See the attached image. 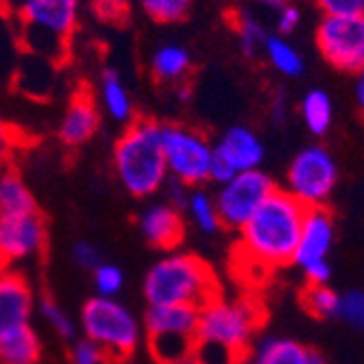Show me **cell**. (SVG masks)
I'll return each mask as SVG.
<instances>
[{
  "mask_svg": "<svg viewBox=\"0 0 364 364\" xmlns=\"http://www.w3.org/2000/svg\"><path fill=\"white\" fill-rule=\"evenodd\" d=\"M308 208L284 188L275 190L238 231V251L255 271H275L292 264Z\"/></svg>",
  "mask_w": 364,
  "mask_h": 364,
  "instance_id": "6da1fadb",
  "label": "cell"
},
{
  "mask_svg": "<svg viewBox=\"0 0 364 364\" xmlns=\"http://www.w3.org/2000/svg\"><path fill=\"white\" fill-rule=\"evenodd\" d=\"M262 323V310L251 299H227L218 294L198 308L194 353L203 364H240Z\"/></svg>",
  "mask_w": 364,
  "mask_h": 364,
  "instance_id": "7a4b0ae2",
  "label": "cell"
},
{
  "mask_svg": "<svg viewBox=\"0 0 364 364\" xmlns=\"http://www.w3.org/2000/svg\"><path fill=\"white\" fill-rule=\"evenodd\" d=\"M112 166L122 190L134 198H151L168 183L161 149V124L153 118H134L112 151Z\"/></svg>",
  "mask_w": 364,
  "mask_h": 364,
  "instance_id": "3957f363",
  "label": "cell"
},
{
  "mask_svg": "<svg viewBox=\"0 0 364 364\" xmlns=\"http://www.w3.org/2000/svg\"><path fill=\"white\" fill-rule=\"evenodd\" d=\"M142 292L146 306H192L203 308L220 294L210 264L188 251L164 253L144 275Z\"/></svg>",
  "mask_w": 364,
  "mask_h": 364,
  "instance_id": "277c9868",
  "label": "cell"
},
{
  "mask_svg": "<svg viewBox=\"0 0 364 364\" xmlns=\"http://www.w3.org/2000/svg\"><path fill=\"white\" fill-rule=\"evenodd\" d=\"M16 20L22 44L44 59H57L70 46L79 26L81 0H0Z\"/></svg>",
  "mask_w": 364,
  "mask_h": 364,
  "instance_id": "5b68a950",
  "label": "cell"
},
{
  "mask_svg": "<svg viewBox=\"0 0 364 364\" xmlns=\"http://www.w3.org/2000/svg\"><path fill=\"white\" fill-rule=\"evenodd\" d=\"M81 332L83 338L101 347L116 364L136 353L144 329L140 318L122 301L107 296H92L81 308Z\"/></svg>",
  "mask_w": 364,
  "mask_h": 364,
  "instance_id": "8992f818",
  "label": "cell"
},
{
  "mask_svg": "<svg viewBox=\"0 0 364 364\" xmlns=\"http://www.w3.org/2000/svg\"><path fill=\"white\" fill-rule=\"evenodd\" d=\"M161 149L168 179L190 190L203 188L210 181L214 142L201 129L181 122L161 124Z\"/></svg>",
  "mask_w": 364,
  "mask_h": 364,
  "instance_id": "52a82bcc",
  "label": "cell"
},
{
  "mask_svg": "<svg viewBox=\"0 0 364 364\" xmlns=\"http://www.w3.org/2000/svg\"><path fill=\"white\" fill-rule=\"evenodd\" d=\"M198 308L146 306L142 329L151 355L159 364H175L194 353Z\"/></svg>",
  "mask_w": 364,
  "mask_h": 364,
  "instance_id": "ba28073f",
  "label": "cell"
},
{
  "mask_svg": "<svg viewBox=\"0 0 364 364\" xmlns=\"http://www.w3.org/2000/svg\"><path fill=\"white\" fill-rule=\"evenodd\" d=\"M338 183V164L321 144H310L296 153L286 171L284 190L304 208H325Z\"/></svg>",
  "mask_w": 364,
  "mask_h": 364,
  "instance_id": "9c48e42d",
  "label": "cell"
},
{
  "mask_svg": "<svg viewBox=\"0 0 364 364\" xmlns=\"http://www.w3.org/2000/svg\"><path fill=\"white\" fill-rule=\"evenodd\" d=\"M275 190L277 183L262 168L238 173L236 177L220 183L214 194L220 225L231 231H240Z\"/></svg>",
  "mask_w": 364,
  "mask_h": 364,
  "instance_id": "30bf717a",
  "label": "cell"
},
{
  "mask_svg": "<svg viewBox=\"0 0 364 364\" xmlns=\"http://www.w3.org/2000/svg\"><path fill=\"white\" fill-rule=\"evenodd\" d=\"M316 46L334 68L360 73L364 68V16L323 18L316 28Z\"/></svg>",
  "mask_w": 364,
  "mask_h": 364,
  "instance_id": "8fae6325",
  "label": "cell"
},
{
  "mask_svg": "<svg viewBox=\"0 0 364 364\" xmlns=\"http://www.w3.org/2000/svg\"><path fill=\"white\" fill-rule=\"evenodd\" d=\"M264 157H267V149H264L262 138L253 129L242 124L229 127L227 131H223L218 142H214L210 181L220 186L238 173L257 171Z\"/></svg>",
  "mask_w": 364,
  "mask_h": 364,
  "instance_id": "7c38bea8",
  "label": "cell"
},
{
  "mask_svg": "<svg viewBox=\"0 0 364 364\" xmlns=\"http://www.w3.org/2000/svg\"><path fill=\"white\" fill-rule=\"evenodd\" d=\"M46 242L48 229L40 212L0 214V262L3 267L38 257L46 249Z\"/></svg>",
  "mask_w": 364,
  "mask_h": 364,
  "instance_id": "4fadbf2b",
  "label": "cell"
},
{
  "mask_svg": "<svg viewBox=\"0 0 364 364\" xmlns=\"http://www.w3.org/2000/svg\"><path fill=\"white\" fill-rule=\"evenodd\" d=\"M334 242H336V220L332 212L327 208L308 210L292 264L299 267L301 271L318 267V264H329L327 255L332 253Z\"/></svg>",
  "mask_w": 364,
  "mask_h": 364,
  "instance_id": "5bb4252c",
  "label": "cell"
},
{
  "mask_svg": "<svg viewBox=\"0 0 364 364\" xmlns=\"http://www.w3.org/2000/svg\"><path fill=\"white\" fill-rule=\"evenodd\" d=\"M138 231L146 245L164 253L177 251L186 238V216L168 201L146 205L138 214Z\"/></svg>",
  "mask_w": 364,
  "mask_h": 364,
  "instance_id": "9a60e30c",
  "label": "cell"
},
{
  "mask_svg": "<svg viewBox=\"0 0 364 364\" xmlns=\"http://www.w3.org/2000/svg\"><path fill=\"white\" fill-rule=\"evenodd\" d=\"M36 312V294L22 273L11 267L0 269V336L31 325Z\"/></svg>",
  "mask_w": 364,
  "mask_h": 364,
  "instance_id": "2e32d148",
  "label": "cell"
},
{
  "mask_svg": "<svg viewBox=\"0 0 364 364\" xmlns=\"http://www.w3.org/2000/svg\"><path fill=\"white\" fill-rule=\"evenodd\" d=\"M98 127H101V109L96 96L87 87H79L59 120V142L68 149H79L96 136Z\"/></svg>",
  "mask_w": 364,
  "mask_h": 364,
  "instance_id": "e0dca14e",
  "label": "cell"
},
{
  "mask_svg": "<svg viewBox=\"0 0 364 364\" xmlns=\"http://www.w3.org/2000/svg\"><path fill=\"white\" fill-rule=\"evenodd\" d=\"M249 364H329L318 351L308 345L286 338L267 336L262 338L249 353Z\"/></svg>",
  "mask_w": 364,
  "mask_h": 364,
  "instance_id": "ac0fdd59",
  "label": "cell"
},
{
  "mask_svg": "<svg viewBox=\"0 0 364 364\" xmlns=\"http://www.w3.org/2000/svg\"><path fill=\"white\" fill-rule=\"evenodd\" d=\"M98 109H103L114 122L129 124L134 122V98L129 94V87L124 85L122 77L114 68H105L98 79Z\"/></svg>",
  "mask_w": 364,
  "mask_h": 364,
  "instance_id": "d6986e66",
  "label": "cell"
},
{
  "mask_svg": "<svg viewBox=\"0 0 364 364\" xmlns=\"http://www.w3.org/2000/svg\"><path fill=\"white\" fill-rule=\"evenodd\" d=\"M149 73L159 83H181L192 73V57L190 53L175 42L161 44L153 50L149 59Z\"/></svg>",
  "mask_w": 364,
  "mask_h": 364,
  "instance_id": "ffe728a7",
  "label": "cell"
},
{
  "mask_svg": "<svg viewBox=\"0 0 364 364\" xmlns=\"http://www.w3.org/2000/svg\"><path fill=\"white\" fill-rule=\"evenodd\" d=\"M42 351V338L33 325L0 336V364H40Z\"/></svg>",
  "mask_w": 364,
  "mask_h": 364,
  "instance_id": "44dd1931",
  "label": "cell"
},
{
  "mask_svg": "<svg viewBox=\"0 0 364 364\" xmlns=\"http://www.w3.org/2000/svg\"><path fill=\"white\" fill-rule=\"evenodd\" d=\"M40 212L36 194L31 192L22 173L16 166L0 171V214H28Z\"/></svg>",
  "mask_w": 364,
  "mask_h": 364,
  "instance_id": "7402d4cb",
  "label": "cell"
},
{
  "mask_svg": "<svg viewBox=\"0 0 364 364\" xmlns=\"http://www.w3.org/2000/svg\"><path fill=\"white\" fill-rule=\"evenodd\" d=\"M181 212L192 223V227L205 236H214L223 229L220 218H218V210L214 203V196L201 188H192L188 192V198H186Z\"/></svg>",
  "mask_w": 364,
  "mask_h": 364,
  "instance_id": "603a6c76",
  "label": "cell"
},
{
  "mask_svg": "<svg viewBox=\"0 0 364 364\" xmlns=\"http://www.w3.org/2000/svg\"><path fill=\"white\" fill-rule=\"evenodd\" d=\"M301 118L312 136H325L334 122V105L329 94L323 90H310L301 98Z\"/></svg>",
  "mask_w": 364,
  "mask_h": 364,
  "instance_id": "cb8c5ba5",
  "label": "cell"
},
{
  "mask_svg": "<svg viewBox=\"0 0 364 364\" xmlns=\"http://www.w3.org/2000/svg\"><path fill=\"white\" fill-rule=\"evenodd\" d=\"M264 57L269 59V63L273 65V68L284 75V77H301L304 75V57L301 53L296 50L286 38L282 36H269L267 42H264V48H262Z\"/></svg>",
  "mask_w": 364,
  "mask_h": 364,
  "instance_id": "d4e9b609",
  "label": "cell"
},
{
  "mask_svg": "<svg viewBox=\"0 0 364 364\" xmlns=\"http://www.w3.org/2000/svg\"><path fill=\"white\" fill-rule=\"evenodd\" d=\"M301 304L314 318H338L341 292H336L329 284L308 286L301 294Z\"/></svg>",
  "mask_w": 364,
  "mask_h": 364,
  "instance_id": "484cf974",
  "label": "cell"
},
{
  "mask_svg": "<svg viewBox=\"0 0 364 364\" xmlns=\"http://www.w3.org/2000/svg\"><path fill=\"white\" fill-rule=\"evenodd\" d=\"M236 33H238L240 48L247 57H257V53L264 48V42H267V38H269L264 24L251 11H238L236 14Z\"/></svg>",
  "mask_w": 364,
  "mask_h": 364,
  "instance_id": "4316f807",
  "label": "cell"
},
{
  "mask_svg": "<svg viewBox=\"0 0 364 364\" xmlns=\"http://www.w3.org/2000/svg\"><path fill=\"white\" fill-rule=\"evenodd\" d=\"M38 312H40L42 321L61 341H77V323L55 299H50V296H42V299L38 301Z\"/></svg>",
  "mask_w": 364,
  "mask_h": 364,
  "instance_id": "83f0119b",
  "label": "cell"
},
{
  "mask_svg": "<svg viewBox=\"0 0 364 364\" xmlns=\"http://www.w3.org/2000/svg\"><path fill=\"white\" fill-rule=\"evenodd\" d=\"M144 14L159 24L183 22L190 14L192 0H140Z\"/></svg>",
  "mask_w": 364,
  "mask_h": 364,
  "instance_id": "f1b7e54d",
  "label": "cell"
},
{
  "mask_svg": "<svg viewBox=\"0 0 364 364\" xmlns=\"http://www.w3.org/2000/svg\"><path fill=\"white\" fill-rule=\"evenodd\" d=\"M124 273L118 264L112 262H101L98 267L92 271V284L96 290V296H107V299H118V294L124 288Z\"/></svg>",
  "mask_w": 364,
  "mask_h": 364,
  "instance_id": "f546056e",
  "label": "cell"
},
{
  "mask_svg": "<svg viewBox=\"0 0 364 364\" xmlns=\"http://www.w3.org/2000/svg\"><path fill=\"white\" fill-rule=\"evenodd\" d=\"M338 318L353 329H364V290H347L341 294Z\"/></svg>",
  "mask_w": 364,
  "mask_h": 364,
  "instance_id": "4dcf8cb0",
  "label": "cell"
},
{
  "mask_svg": "<svg viewBox=\"0 0 364 364\" xmlns=\"http://www.w3.org/2000/svg\"><path fill=\"white\" fill-rule=\"evenodd\" d=\"M68 358H70V364H116L101 347L94 345L87 338L73 341Z\"/></svg>",
  "mask_w": 364,
  "mask_h": 364,
  "instance_id": "1f68e13d",
  "label": "cell"
},
{
  "mask_svg": "<svg viewBox=\"0 0 364 364\" xmlns=\"http://www.w3.org/2000/svg\"><path fill=\"white\" fill-rule=\"evenodd\" d=\"M90 7L98 20L120 24L129 16V0H90Z\"/></svg>",
  "mask_w": 364,
  "mask_h": 364,
  "instance_id": "d6a6232c",
  "label": "cell"
},
{
  "mask_svg": "<svg viewBox=\"0 0 364 364\" xmlns=\"http://www.w3.org/2000/svg\"><path fill=\"white\" fill-rule=\"evenodd\" d=\"M323 18H355L364 16V0H316Z\"/></svg>",
  "mask_w": 364,
  "mask_h": 364,
  "instance_id": "836d02e7",
  "label": "cell"
},
{
  "mask_svg": "<svg viewBox=\"0 0 364 364\" xmlns=\"http://www.w3.org/2000/svg\"><path fill=\"white\" fill-rule=\"evenodd\" d=\"M73 259L79 269L83 271H94L98 264L103 262V255L98 251V247L94 242H87V240H79L75 242L73 247Z\"/></svg>",
  "mask_w": 364,
  "mask_h": 364,
  "instance_id": "e575fe53",
  "label": "cell"
},
{
  "mask_svg": "<svg viewBox=\"0 0 364 364\" xmlns=\"http://www.w3.org/2000/svg\"><path fill=\"white\" fill-rule=\"evenodd\" d=\"M18 146V131L9 122L0 118V171L9 166V159Z\"/></svg>",
  "mask_w": 364,
  "mask_h": 364,
  "instance_id": "d590c367",
  "label": "cell"
},
{
  "mask_svg": "<svg viewBox=\"0 0 364 364\" xmlns=\"http://www.w3.org/2000/svg\"><path fill=\"white\" fill-rule=\"evenodd\" d=\"M299 22H301V11L296 9L294 5H284L279 11H277V20H275V24H277V33L284 38V36H288V33H292L296 26H299Z\"/></svg>",
  "mask_w": 364,
  "mask_h": 364,
  "instance_id": "8d00e7d4",
  "label": "cell"
},
{
  "mask_svg": "<svg viewBox=\"0 0 364 364\" xmlns=\"http://www.w3.org/2000/svg\"><path fill=\"white\" fill-rule=\"evenodd\" d=\"M355 103L360 114L364 116V68L358 73V81H355Z\"/></svg>",
  "mask_w": 364,
  "mask_h": 364,
  "instance_id": "74e56055",
  "label": "cell"
},
{
  "mask_svg": "<svg viewBox=\"0 0 364 364\" xmlns=\"http://www.w3.org/2000/svg\"><path fill=\"white\" fill-rule=\"evenodd\" d=\"M284 118H286V98L284 96L282 98L277 96L275 103H273V120L275 122H282Z\"/></svg>",
  "mask_w": 364,
  "mask_h": 364,
  "instance_id": "f35d334b",
  "label": "cell"
},
{
  "mask_svg": "<svg viewBox=\"0 0 364 364\" xmlns=\"http://www.w3.org/2000/svg\"><path fill=\"white\" fill-rule=\"evenodd\" d=\"M175 364H203V362H201V360H198L196 355H188V358H183V360L175 362Z\"/></svg>",
  "mask_w": 364,
  "mask_h": 364,
  "instance_id": "ab89813d",
  "label": "cell"
},
{
  "mask_svg": "<svg viewBox=\"0 0 364 364\" xmlns=\"http://www.w3.org/2000/svg\"><path fill=\"white\" fill-rule=\"evenodd\" d=\"M0 269H3V262H0Z\"/></svg>",
  "mask_w": 364,
  "mask_h": 364,
  "instance_id": "60d3db41",
  "label": "cell"
}]
</instances>
